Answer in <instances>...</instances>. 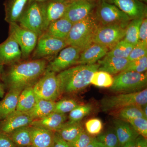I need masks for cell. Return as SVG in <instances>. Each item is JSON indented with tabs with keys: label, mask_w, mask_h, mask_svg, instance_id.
<instances>
[{
	"label": "cell",
	"mask_w": 147,
	"mask_h": 147,
	"mask_svg": "<svg viewBox=\"0 0 147 147\" xmlns=\"http://www.w3.org/2000/svg\"><path fill=\"white\" fill-rule=\"evenodd\" d=\"M33 86L28 87L22 90L18 96L16 110L27 113L31 110L37 101Z\"/></svg>",
	"instance_id": "484cf974"
},
{
	"label": "cell",
	"mask_w": 147,
	"mask_h": 147,
	"mask_svg": "<svg viewBox=\"0 0 147 147\" xmlns=\"http://www.w3.org/2000/svg\"><path fill=\"white\" fill-rule=\"evenodd\" d=\"M65 114L54 112L45 117L32 121L30 125L40 127L56 132L66 121Z\"/></svg>",
	"instance_id": "7402d4cb"
},
{
	"label": "cell",
	"mask_w": 147,
	"mask_h": 147,
	"mask_svg": "<svg viewBox=\"0 0 147 147\" xmlns=\"http://www.w3.org/2000/svg\"><path fill=\"white\" fill-rule=\"evenodd\" d=\"M139 135L145 138L147 137V118H136L128 121Z\"/></svg>",
	"instance_id": "f35d334b"
},
{
	"label": "cell",
	"mask_w": 147,
	"mask_h": 147,
	"mask_svg": "<svg viewBox=\"0 0 147 147\" xmlns=\"http://www.w3.org/2000/svg\"><path fill=\"white\" fill-rule=\"evenodd\" d=\"M147 103V89L145 88L135 92L107 96L101 100V107L103 112L113 113L129 105L143 106Z\"/></svg>",
	"instance_id": "277c9868"
},
{
	"label": "cell",
	"mask_w": 147,
	"mask_h": 147,
	"mask_svg": "<svg viewBox=\"0 0 147 147\" xmlns=\"http://www.w3.org/2000/svg\"><path fill=\"white\" fill-rule=\"evenodd\" d=\"M67 46L66 40L54 37L44 32L38 36L33 54V59H44L53 56Z\"/></svg>",
	"instance_id": "30bf717a"
},
{
	"label": "cell",
	"mask_w": 147,
	"mask_h": 147,
	"mask_svg": "<svg viewBox=\"0 0 147 147\" xmlns=\"http://www.w3.org/2000/svg\"><path fill=\"white\" fill-rule=\"evenodd\" d=\"M87 147H106L101 142L98 141L95 137Z\"/></svg>",
	"instance_id": "bcb514c9"
},
{
	"label": "cell",
	"mask_w": 147,
	"mask_h": 147,
	"mask_svg": "<svg viewBox=\"0 0 147 147\" xmlns=\"http://www.w3.org/2000/svg\"><path fill=\"white\" fill-rule=\"evenodd\" d=\"M81 51L77 47L68 45L61 50L58 56L47 64L46 71L59 73L74 65H76Z\"/></svg>",
	"instance_id": "7c38bea8"
},
{
	"label": "cell",
	"mask_w": 147,
	"mask_h": 147,
	"mask_svg": "<svg viewBox=\"0 0 147 147\" xmlns=\"http://www.w3.org/2000/svg\"><path fill=\"white\" fill-rule=\"evenodd\" d=\"M71 2L67 0H46L42 2L46 29L50 23L63 17Z\"/></svg>",
	"instance_id": "2e32d148"
},
{
	"label": "cell",
	"mask_w": 147,
	"mask_h": 147,
	"mask_svg": "<svg viewBox=\"0 0 147 147\" xmlns=\"http://www.w3.org/2000/svg\"><path fill=\"white\" fill-rule=\"evenodd\" d=\"M32 147L31 146H28V147Z\"/></svg>",
	"instance_id": "f5cc1de1"
},
{
	"label": "cell",
	"mask_w": 147,
	"mask_h": 147,
	"mask_svg": "<svg viewBox=\"0 0 147 147\" xmlns=\"http://www.w3.org/2000/svg\"><path fill=\"white\" fill-rule=\"evenodd\" d=\"M147 56V45L139 42L135 45L129 55L127 59L129 61L139 59Z\"/></svg>",
	"instance_id": "60d3db41"
},
{
	"label": "cell",
	"mask_w": 147,
	"mask_h": 147,
	"mask_svg": "<svg viewBox=\"0 0 147 147\" xmlns=\"http://www.w3.org/2000/svg\"><path fill=\"white\" fill-rule=\"evenodd\" d=\"M53 147H72L68 142L62 139L56 132H55L54 144Z\"/></svg>",
	"instance_id": "ee69618b"
},
{
	"label": "cell",
	"mask_w": 147,
	"mask_h": 147,
	"mask_svg": "<svg viewBox=\"0 0 147 147\" xmlns=\"http://www.w3.org/2000/svg\"><path fill=\"white\" fill-rule=\"evenodd\" d=\"M99 65H77L57 74L61 95L76 93L90 84L92 76L98 70Z\"/></svg>",
	"instance_id": "7a4b0ae2"
},
{
	"label": "cell",
	"mask_w": 147,
	"mask_h": 147,
	"mask_svg": "<svg viewBox=\"0 0 147 147\" xmlns=\"http://www.w3.org/2000/svg\"><path fill=\"white\" fill-rule=\"evenodd\" d=\"M55 103L52 100L38 99L35 105L27 113L33 120L42 118L54 112Z\"/></svg>",
	"instance_id": "83f0119b"
},
{
	"label": "cell",
	"mask_w": 147,
	"mask_h": 147,
	"mask_svg": "<svg viewBox=\"0 0 147 147\" xmlns=\"http://www.w3.org/2000/svg\"><path fill=\"white\" fill-rule=\"evenodd\" d=\"M116 115L117 119L127 122L136 118H147L142 109V106L139 105H132L127 106L117 111Z\"/></svg>",
	"instance_id": "4dcf8cb0"
},
{
	"label": "cell",
	"mask_w": 147,
	"mask_h": 147,
	"mask_svg": "<svg viewBox=\"0 0 147 147\" xmlns=\"http://www.w3.org/2000/svg\"><path fill=\"white\" fill-rule=\"evenodd\" d=\"M33 88L38 99L55 101L61 95L57 74L54 72L45 71Z\"/></svg>",
	"instance_id": "ba28073f"
},
{
	"label": "cell",
	"mask_w": 147,
	"mask_h": 147,
	"mask_svg": "<svg viewBox=\"0 0 147 147\" xmlns=\"http://www.w3.org/2000/svg\"><path fill=\"white\" fill-rule=\"evenodd\" d=\"M106 147H120L115 129H110L95 137Z\"/></svg>",
	"instance_id": "836d02e7"
},
{
	"label": "cell",
	"mask_w": 147,
	"mask_h": 147,
	"mask_svg": "<svg viewBox=\"0 0 147 147\" xmlns=\"http://www.w3.org/2000/svg\"><path fill=\"white\" fill-rule=\"evenodd\" d=\"M81 122L66 121L56 133L66 142H72L84 130Z\"/></svg>",
	"instance_id": "4316f807"
},
{
	"label": "cell",
	"mask_w": 147,
	"mask_h": 147,
	"mask_svg": "<svg viewBox=\"0 0 147 147\" xmlns=\"http://www.w3.org/2000/svg\"><path fill=\"white\" fill-rule=\"evenodd\" d=\"M114 82L113 75L106 71L97 70L93 74L90 84L100 88H110Z\"/></svg>",
	"instance_id": "1f68e13d"
},
{
	"label": "cell",
	"mask_w": 147,
	"mask_h": 147,
	"mask_svg": "<svg viewBox=\"0 0 147 147\" xmlns=\"http://www.w3.org/2000/svg\"><path fill=\"white\" fill-rule=\"evenodd\" d=\"M113 123L120 147L127 142L136 140L139 135L128 122L117 119Z\"/></svg>",
	"instance_id": "603a6c76"
},
{
	"label": "cell",
	"mask_w": 147,
	"mask_h": 147,
	"mask_svg": "<svg viewBox=\"0 0 147 147\" xmlns=\"http://www.w3.org/2000/svg\"><path fill=\"white\" fill-rule=\"evenodd\" d=\"M86 131L91 136H98L101 133L103 128V124L101 120L92 118L87 121L85 123Z\"/></svg>",
	"instance_id": "8d00e7d4"
},
{
	"label": "cell",
	"mask_w": 147,
	"mask_h": 147,
	"mask_svg": "<svg viewBox=\"0 0 147 147\" xmlns=\"http://www.w3.org/2000/svg\"><path fill=\"white\" fill-rule=\"evenodd\" d=\"M29 4V0H5L4 5L5 21L18 23Z\"/></svg>",
	"instance_id": "44dd1931"
},
{
	"label": "cell",
	"mask_w": 147,
	"mask_h": 147,
	"mask_svg": "<svg viewBox=\"0 0 147 147\" xmlns=\"http://www.w3.org/2000/svg\"><path fill=\"white\" fill-rule=\"evenodd\" d=\"M147 84V72L122 71L114 77L110 89L117 93L135 92L144 89Z\"/></svg>",
	"instance_id": "5b68a950"
},
{
	"label": "cell",
	"mask_w": 147,
	"mask_h": 147,
	"mask_svg": "<svg viewBox=\"0 0 147 147\" xmlns=\"http://www.w3.org/2000/svg\"><path fill=\"white\" fill-rule=\"evenodd\" d=\"M147 45V19L145 17L143 19L139 28V41Z\"/></svg>",
	"instance_id": "b9f144b4"
},
{
	"label": "cell",
	"mask_w": 147,
	"mask_h": 147,
	"mask_svg": "<svg viewBox=\"0 0 147 147\" xmlns=\"http://www.w3.org/2000/svg\"><path fill=\"white\" fill-rule=\"evenodd\" d=\"M134 46L122 39L109 50L106 55L116 57L127 59Z\"/></svg>",
	"instance_id": "d6a6232c"
},
{
	"label": "cell",
	"mask_w": 147,
	"mask_h": 147,
	"mask_svg": "<svg viewBox=\"0 0 147 147\" xmlns=\"http://www.w3.org/2000/svg\"><path fill=\"white\" fill-rule=\"evenodd\" d=\"M94 138L84 129L76 139L68 144L72 147H87Z\"/></svg>",
	"instance_id": "ab89813d"
},
{
	"label": "cell",
	"mask_w": 147,
	"mask_h": 147,
	"mask_svg": "<svg viewBox=\"0 0 147 147\" xmlns=\"http://www.w3.org/2000/svg\"><path fill=\"white\" fill-rule=\"evenodd\" d=\"M9 24V35L18 43L22 52V57L27 58L36 46L38 36L34 32L23 28L17 23Z\"/></svg>",
	"instance_id": "9c48e42d"
},
{
	"label": "cell",
	"mask_w": 147,
	"mask_h": 147,
	"mask_svg": "<svg viewBox=\"0 0 147 147\" xmlns=\"http://www.w3.org/2000/svg\"><path fill=\"white\" fill-rule=\"evenodd\" d=\"M144 18L132 19L129 21L125 28L123 40L131 45H137L139 41V30Z\"/></svg>",
	"instance_id": "f546056e"
},
{
	"label": "cell",
	"mask_w": 147,
	"mask_h": 147,
	"mask_svg": "<svg viewBox=\"0 0 147 147\" xmlns=\"http://www.w3.org/2000/svg\"><path fill=\"white\" fill-rule=\"evenodd\" d=\"M94 13L100 25H118L126 27L131 19L115 5L98 0Z\"/></svg>",
	"instance_id": "52a82bcc"
},
{
	"label": "cell",
	"mask_w": 147,
	"mask_h": 147,
	"mask_svg": "<svg viewBox=\"0 0 147 147\" xmlns=\"http://www.w3.org/2000/svg\"><path fill=\"white\" fill-rule=\"evenodd\" d=\"M22 57V52L18 43L12 36H9L0 44V65H11L18 62Z\"/></svg>",
	"instance_id": "5bb4252c"
},
{
	"label": "cell",
	"mask_w": 147,
	"mask_h": 147,
	"mask_svg": "<svg viewBox=\"0 0 147 147\" xmlns=\"http://www.w3.org/2000/svg\"><path fill=\"white\" fill-rule=\"evenodd\" d=\"M96 4V2L85 0L71 2L63 17L75 24L92 13Z\"/></svg>",
	"instance_id": "4fadbf2b"
},
{
	"label": "cell",
	"mask_w": 147,
	"mask_h": 147,
	"mask_svg": "<svg viewBox=\"0 0 147 147\" xmlns=\"http://www.w3.org/2000/svg\"><path fill=\"white\" fill-rule=\"evenodd\" d=\"M100 26L94 11L86 18L73 24L66 40L67 46H74L82 51L92 43L95 34Z\"/></svg>",
	"instance_id": "3957f363"
},
{
	"label": "cell",
	"mask_w": 147,
	"mask_h": 147,
	"mask_svg": "<svg viewBox=\"0 0 147 147\" xmlns=\"http://www.w3.org/2000/svg\"><path fill=\"white\" fill-rule=\"evenodd\" d=\"M4 94L5 90L3 85L0 82V99L3 97Z\"/></svg>",
	"instance_id": "c3c4849f"
},
{
	"label": "cell",
	"mask_w": 147,
	"mask_h": 147,
	"mask_svg": "<svg viewBox=\"0 0 147 147\" xmlns=\"http://www.w3.org/2000/svg\"><path fill=\"white\" fill-rule=\"evenodd\" d=\"M136 147H147V138L139 135L135 140Z\"/></svg>",
	"instance_id": "f6af8a7d"
},
{
	"label": "cell",
	"mask_w": 147,
	"mask_h": 147,
	"mask_svg": "<svg viewBox=\"0 0 147 147\" xmlns=\"http://www.w3.org/2000/svg\"><path fill=\"white\" fill-rule=\"evenodd\" d=\"M147 69V56L139 59L129 61L124 71L144 73Z\"/></svg>",
	"instance_id": "74e56055"
},
{
	"label": "cell",
	"mask_w": 147,
	"mask_h": 147,
	"mask_svg": "<svg viewBox=\"0 0 147 147\" xmlns=\"http://www.w3.org/2000/svg\"><path fill=\"white\" fill-rule=\"evenodd\" d=\"M76 100L73 99H64L55 103L54 112L65 114L70 113L79 105Z\"/></svg>",
	"instance_id": "d590c367"
},
{
	"label": "cell",
	"mask_w": 147,
	"mask_h": 147,
	"mask_svg": "<svg viewBox=\"0 0 147 147\" xmlns=\"http://www.w3.org/2000/svg\"><path fill=\"white\" fill-rule=\"evenodd\" d=\"M131 20L144 18L147 16V6L138 0H110Z\"/></svg>",
	"instance_id": "e0dca14e"
},
{
	"label": "cell",
	"mask_w": 147,
	"mask_h": 147,
	"mask_svg": "<svg viewBox=\"0 0 147 147\" xmlns=\"http://www.w3.org/2000/svg\"><path fill=\"white\" fill-rule=\"evenodd\" d=\"M33 121L27 113L15 110L3 120L0 124V132L9 134L17 129L30 125Z\"/></svg>",
	"instance_id": "9a60e30c"
},
{
	"label": "cell",
	"mask_w": 147,
	"mask_h": 147,
	"mask_svg": "<svg viewBox=\"0 0 147 147\" xmlns=\"http://www.w3.org/2000/svg\"><path fill=\"white\" fill-rule=\"evenodd\" d=\"M109 50V49L105 46L93 42L81 51L77 65H91L96 63L98 61L106 56Z\"/></svg>",
	"instance_id": "ac0fdd59"
},
{
	"label": "cell",
	"mask_w": 147,
	"mask_h": 147,
	"mask_svg": "<svg viewBox=\"0 0 147 147\" xmlns=\"http://www.w3.org/2000/svg\"><path fill=\"white\" fill-rule=\"evenodd\" d=\"M129 62L127 58L116 57L106 55L98 61L99 65L98 70L115 75L124 71Z\"/></svg>",
	"instance_id": "ffe728a7"
},
{
	"label": "cell",
	"mask_w": 147,
	"mask_h": 147,
	"mask_svg": "<svg viewBox=\"0 0 147 147\" xmlns=\"http://www.w3.org/2000/svg\"><path fill=\"white\" fill-rule=\"evenodd\" d=\"M21 90L9 89L3 98L0 101V120L5 119L16 110L18 98Z\"/></svg>",
	"instance_id": "d4e9b609"
},
{
	"label": "cell",
	"mask_w": 147,
	"mask_h": 147,
	"mask_svg": "<svg viewBox=\"0 0 147 147\" xmlns=\"http://www.w3.org/2000/svg\"><path fill=\"white\" fill-rule=\"evenodd\" d=\"M0 147H16L7 134L0 132Z\"/></svg>",
	"instance_id": "7bdbcfd3"
},
{
	"label": "cell",
	"mask_w": 147,
	"mask_h": 147,
	"mask_svg": "<svg viewBox=\"0 0 147 147\" xmlns=\"http://www.w3.org/2000/svg\"><path fill=\"white\" fill-rule=\"evenodd\" d=\"M73 25L71 21L63 17L50 23L45 32L54 37L66 40Z\"/></svg>",
	"instance_id": "cb8c5ba5"
},
{
	"label": "cell",
	"mask_w": 147,
	"mask_h": 147,
	"mask_svg": "<svg viewBox=\"0 0 147 147\" xmlns=\"http://www.w3.org/2000/svg\"><path fill=\"white\" fill-rule=\"evenodd\" d=\"M121 147H136L135 140L127 142Z\"/></svg>",
	"instance_id": "7dc6e473"
},
{
	"label": "cell",
	"mask_w": 147,
	"mask_h": 147,
	"mask_svg": "<svg viewBox=\"0 0 147 147\" xmlns=\"http://www.w3.org/2000/svg\"><path fill=\"white\" fill-rule=\"evenodd\" d=\"M7 134L16 147H26L31 146L30 125L17 129Z\"/></svg>",
	"instance_id": "f1b7e54d"
},
{
	"label": "cell",
	"mask_w": 147,
	"mask_h": 147,
	"mask_svg": "<svg viewBox=\"0 0 147 147\" xmlns=\"http://www.w3.org/2000/svg\"><path fill=\"white\" fill-rule=\"evenodd\" d=\"M46 0H29V3L32 2H42L45 1Z\"/></svg>",
	"instance_id": "681fc988"
},
{
	"label": "cell",
	"mask_w": 147,
	"mask_h": 147,
	"mask_svg": "<svg viewBox=\"0 0 147 147\" xmlns=\"http://www.w3.org/2000/svg\"><path fill=\"white\" fill-rule=\"evenodd\" d=\"M138 1L140 2H142L144 3H147V0H138Z\"/></svg>",
	"instance_id": "816d5d0a"
},
{
	"label": "cell",
	"mask_w": 147,
	"mask_h": 147,
	"mask_svg": "<svg viewBox=\"0 0 147 147\" xmlns=\"http://www.w3.org/2000/svg\"><path fill=\"white\" fill-rule=\"evenodd\" d=\"M125 28L118 25H100L96 32L93 42L111 50L118 42L123 39Z\"/></svg>",
	"instance_id": "8fae6325"
},
{
	"label": "cell",
	"mask_w": 147,
	"mask_h": 147,
	"mask_svg": "<svg viewBox=\"0 0 147 147\" xmlns=\"http://www.w3.org/2000/svg\"><path fill=\"white\" fill-rule=\"evenodd\" d=\"M48 63L45 59H32L11 65L4 76L9 89L23 90L32 86L46 71Z\"/></svg>",
	"instance_id": "6da1fadb"
},
{
	"label": "cell",
	"mask_w": 147,
	"mask_h": 147,
	"mask_svg": "<svg viewBox=\"0 0 147 147\" xmlns=\"http://www.w3.org/2000/svg\"><path fill=\"white\" fill-rule=\"evenodd\" d=\"M67 1H69L70 2H72L74 1H81V0H67ZM85 1H92L96 2V1H97V0H85Z\"/></svg>",
	"instance_id": "f907efd6"
},
{
	"label": "cell",
	"mask_w": 147,
	"mask_h": 147,
	"mask_svg": "<svg viewBox=\"0 0 147 147\" xmlns=\"http://www.w3.org/2000/svg\"><path fill=\"white\" fill-rule=\"evenodd\" d=\"M32 147H53L55 132L40 127L30 125Z\"/></svg>",
	"instance_id": "d6986e66"
},
{
	"label": "cell",
	"mask_w": 147,
	"mask_h": 147,
	"mask_svg": "<svg viewBox=\"0 0 147 147\" xmlns=\"http://www.w3.org/2000/svg\"><path fill=\"white\" fill-rule=\"evenodd\" d=\"M18 23L21 26L34 32L38 36L45 32L46 24L42 2L29 3Z\"/></svg>",
	"instance_id": "8992f818"
},
{
	"label": "cell",
	"mask_w": 147,
	"mask_h": 147,
	"mask_svg": "<svg viewBox=\"0 0 147 147\" xmlns=\"http://www.w3.org/2000/svg\"><path fill=\"white\" fill-rule=\"evenodd\" d=\"M92 110L90 105H79L69 113V121L73 122H81L82 119L91 113Z\"/></svg>",
	"instance_id": "e575fe53"
}]
</instances>
